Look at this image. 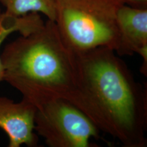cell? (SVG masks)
Here are the masks:
<instances>
[{
    "label": "cell",
    "mask_w": 147,
    "mask_h": 147,
    "mask_svg": "<svg viewBox=\"0 0 147 147\" xmlns=\"http://www.w3.org/2000/svg\"><path fill=\"white\" fill-rule=\"evenodd\" d=\"M36 110V106L24 98L14 102L0 97V128L8 135L9 147L38 146V136L34 129Z\"/></svg>",
    "instance_id": "5"
},
{
    "label": "cell",
    "mask_w": 147,
    "mask_h": 147,
    "mask_svg": "<svg viewBox=\"0 0 147 147\" xmlns=\"http://www.w3.org/2000/svg\"><path fill=\"white\" fill-rule=\"evenodd\" d=\"M77 81L70 102L100 131L125 147H146V89L113 49L76 53Z\"/></svg>",
    "instance_id": "1"
},
{
    "label": "cell",
    "mask_w": 147,
    "mask_h": 147,
    "mask_svg": "<svg viewBox=\"0 0 147 147\" xmlns=\"http://www.w3.org/2000/svg\"><path fill=\"white\" fill-rule=\"evenodd\" d=\"M123 0H57L55 23L74 53L107 47L118 53L117 11Z\"/></svg>",
    "instance_id": "3"
},
{
    "label": "cell",
    "mask_w": 147,
    "mask_h": 147,
    "mask_svg": "<svg viewBox=\"0 0 147 147\" xmlns=\"http://www.w3.org/2000/svg\"><path fill=\"white\" fill-rule=\"evenodd\" d=\"M34 129L50 147H91L100 130L71 102L55 98L36 107Z\"/></svg>",
    "instance_id": "4"
},
{
    "label": "cell",
    "mask_w": 147,
    "mask_h": 147,
    "mask_svg": "<svg viewBox=\"0 0 147 147\" xmlns=\"http://www.w3.org/2000/svg\"><path fill=\"white\" fill-rule=\"evenodd\" d=\"M127 4L138 8H146L147 0H123Z\"/></svg>",
    "instance_id": "9"
},
{
    "label": "cell",
    "mask_w": 147,
    "mask_h": 147,
    "mask_svg": "<svg viewBox=\"0 0 147 147\" xmlns=\"http://www.w3.org/2000/svg\"><path fill=\"white\" fill-rule=\"evenodd\" d=\"M3 80L36 106L55 98L70 102L77 81L76 53L48 20L5 45L0 54Z\"/></svg>",
    "instance_id": "2"
},
{
    "label": "cell",
    "mask_w": 147,
    "mask_h": 147,
    "mask_svg": "<svg viewBox=\"0 0 147 147\" xmlns=\"http://www.w3.org/2000/svg\"><path fill=\"white\" fill-rule=\"evenodd\" d=\"M8 15L22 16L32 12L42 13L48 20L55 21L57 0H0Z\"/></svg>",
    "instance_id": "7"
},
{
    "label": "cell",
    "mask_w": 147,
    "mask_h": 147,
    "mask_svg": "<svg viewBox=\"0 0 147 147\" xmlns=\"http://www.w3.org/2000/svg\"><path fill=\"white\" fill-rule=\"evenodd\" d=\"M0 16H1V12H0Z\"/></svg>",
    "instance_id": "10"
},
{
    "label": "cell",
    "mask_w": 147,
    "mask_h": 147,
    "mask_svg": "<svg viewBox=\"0 0 147 147\" xmlns=\"http://www.w3.org/2000/svg\"><path fill=\"white\" fill-rule=\"evenodd\" d=\"M18 31L17 17L1 14L0 16V48L5 38L12 32ZM3 67L0 57V82L3 80Z\"/></svg>",
    "instance_id": "8"
},
{
    "label": "cell",
    "mask_w": 147,
    "mask_h": 147,
    "mask_svg": "<svg viewBox=\"0 0 147 147\" xmlns=\"http://www.w3.org/2000/svg\"><path fill=\"white\" fill-rule=\"evenodd\" d=\"M120 34L119 56L140 55L142 58L140 71L147 75V9L123 3L117 11Z\"/></svg>",
    "instance_id": "6"
}]
</instances>
